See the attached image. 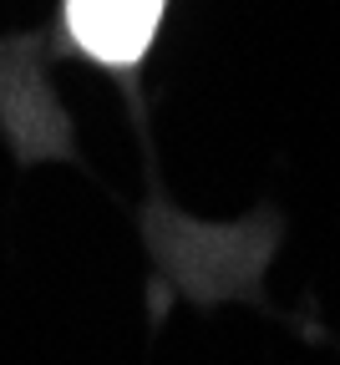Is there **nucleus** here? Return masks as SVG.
<instances>
[{"label":"nucleus","mask_w":340,"mask_h":365,"mask_svg":"<svg viewBox=\"0 0 340 365\" xmlns=\"http://www.w3.org/2000/svg\"><path fill=\"white\" fill-rule=\"evenodd\" d=\"M168 21V0H61V46L112 76H132L148 61Z\"/></svg>","instance_id":"nucleus-1"}]
</instances>
